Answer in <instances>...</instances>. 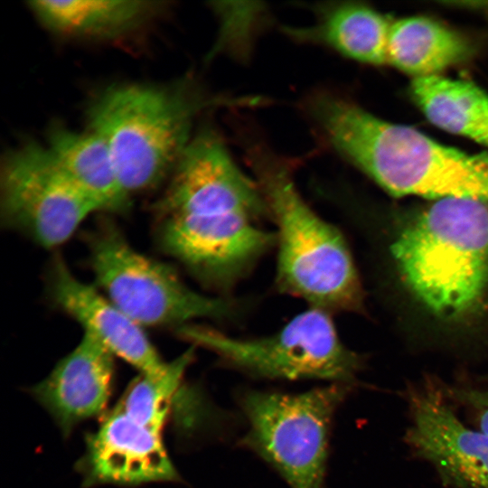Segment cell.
<instances>
[{"mask_svg":"<svg viewBox=\"0 0 488 488\" xmlns=\"http://www.w3.org/2000/svg\"><path fill=\"white\" fill-rule=\"evenodd\" d=\"M305 108L326 143L389 193L488 204V154L444 145L336 94H314Z\"/></svg>","mask_w":488,"mask_h":488,"instance_id":"obj_1","label":"cell"},{"mask_svg":"<svg viewBox=\"0 0 488 488\" xmlns=\"http://www.w3.org/2000/svg\"><path fill=\"white\" fill-rule=\"evenodd\" d=\"M236 102L206 93L189 78L167 84L114 83L89 102L88 129L106 143L130 197L171 174L193 136L197 116Z\"/></svg>","mask_w":488,"mask_h":488,"instance_id":"obj_2","label":"cell"},{"mask_svg":"<svg viewBox=\"0 0 488 488\" xmlns=\"http://www.w3.org/2000/svg\"><path fill=\"white\" fill-rule=\"evenodd\" d=\"M250 162L276 226L277 289L330 314L360 311L362 290L343 233L304 200L284 161L254 149Z\"/></svg>","mask_w":488,"mask_h":488,"instance_id":"obj_3","label":"cell"},{"mask_svg":"<svg viewBox=\"0 0 488 488\" xmlns=\"http://www.w3.org/2000/svg\"><path fill=\"white\" fill-rule=\"evenodd\" d=\"M391 250L408 286L429 310L462 317L478 305L488 286V204L437 200Z\"/></svg>","mask_w":488,"mask_h":488,"instance_id":"obj_4","label":"cell"},{"mask_svg":"<svg viewBox=\"0 0 488 488\" xmlns=\"http://www.w3.org/2000/svg\"><path fill=\"white\" fill-rule=\"evenodd\" d=\"M176 333L192 346L216 354L225 366L258 379L352 385L361 367L359 355L342 341L332 314L315 307L309 306L266 336L238 338L191 324Z\"/></svg>","mask_w":488,"mask_h":488,"instance_id":"obj_5","label":"cell"},{"mask_svg":"<svg viewBox=\"0 0 488 488\" xmlns=\"http://www.w3.org/2000/svg\"><path fill=\"white\" fill-rule=\"evenodd\" d=\"M351 389L331 383L301 393L244 390L239 405L248 430L240 444L290 488H324L333 417Z\"/></svg>","mask_w":488,"mask_h":488,"instance_id":"obj_6","label":"cell"},{"mask_svg":"<svg viewBox=\"0 0 488 488\" xmlns=\"http://www.w3.org/2000/svg\"><path fill=\"white\" fill-rule=\"evenodd\" d=\"M89 260L106 297L140 326L223 320L237 311L230 300L190 288L169 265L135 250L117 228L104 221L89 237Z\"/></svg>","mask_w":488,"mask_h":488,"instance_id":"obj_7","label":"cell"},{"mask_svg":"<svg viewBox=\"0 0 488 488\" xmlns=\"http://www.w3.org/2000/svg\"><path fill=\"white\" fill-rule=\"evenodd\" d=\"M0 192L4 222L44 248L68 240L98 211L65 174L46 145L33 141L7 152L2 162Z\"/></svg>","mask_w":488,"mask_h":488,"instance_id":"obj_8","label":"cell"},{"mask_svg":"<svg viewBox=\"0 0 488 488\" xmlns=\"http://www.w3.org/2000/svg\"><path fill=\"white\" fill-rule=\"evenodd\" d=\"M155 203L160 219L194 215L211 219L269 217L255 179L236 164L221 136L211 128L194 134Z\"/></svg>","mask_w":488,"mask_h":488,"instance_id":"obj_9","label":"cell"},{"mask_svg":"<svg viewBox=\"0 0 488 488\" xmlns=\"http://www.w3.org/2000/svg\"><path fill=\"white\" fill-rule=\"evenodd\" d=\"M410 424L405 441L447 488H488V435L455 412L442 387L406 390Z\"/></svg>","mask_w":488,"mask_h":488,"instance_id":"obj_10","label":"cell"},{"mask_svg":"<svg viewBox=\"0 0 488 488\" xmlns=\"http://www.w3.org/2000/svg\"><path fill=\"white\" fill-rule=\"evenodd\" d=\"M78 469L87 488L180 480L164 447L162 431L132 418L117 404L98 429L88 435Z\"/></svg>","mask_w":488,"mask_h":488,"instance_id":"obj_11","label":"cell"},{"mask_svg":"<svg viewBox=\"0 0 488 488\" xmlns=\"http://www.w3.org/2000/svg\"><path fill=\"white\" fill-rule=\"evenodd\" d=\"M54 302L74 318L89 334L141 373H163L164 362L142 326L130 319L93 286L79 280L66 263L57 258L51 273Z\"/></svg>","mask_w":488,"mask_h":488,"instance_id":"obj_12","label":"cell"},{"mask_svg":"<svg viewBox=\"0 0 488 488\" xmlns=\"http://www.w3.org/2000/svg\"><path fill=\"white\" fill-rule=\"evenodd\" d=\"M113 354L88 333L51 373L31 389L64 436L107 406L114 372Z\"/></svg>","mask_w":488,"mask_h":488,"instance_id":"obj_13","label":"cell"},{"mask_svg":"<svg viewBox=\"0 0 488 488\" xmlns=\"http://www.w3.org/2000/svg\"><path fill=\"white\" fill-rule=\"evenodd\" d=\"M27 5L51 33L92 41L132 34L167 8L166 2L140 0H35Z\"/></svg>","mask_w":488,"mask_h":488,"instance_id":"obj_14","label":"cell"},{"mask_svg":"<svg viewBox=\"0 0 488 488\" xmlns=\"http://www.w3.org/2000/svg\"><path fill=\"white\" fill-rule=\"evenodd\" d=\"M46 146L70 180L97 206L98 211L121 212L130 197L119 182L103 139L91 130L52 127Z\"/></svg>","mask_w":488,"mask_h":488,"instance_id":"obj_15","label":"cell"},{"mask_svg":"<svg viewBox=\"0 0 488 488\" xmlns=\"http://www.w3.org/2000/svg\"><path fill=\"white\" fill-rule=\"evenodd\" d=\"M391 23L374 9L356 3H337L323 7L309 27L286 29L302 42L323 44L353 61L388 63Z\"/></svg>","mask_w":488,"mask_h":488,"instance_id":"obj_16","label":"cell"},{"mask_svg":"<svg viewBox=\"0 0 488 488\" xmlns=\"http://www.w3.org/2000/svg\"><path fill=\"white\" fill-rule=\"evenodd\" d=\"M471 52L464 36L432 19L413 16L391 23L388 63L415 78L438 75Z\"/></svg>","mask_w":488,"mask_h":488,"instance_id":"obj_17","label":"cell"},{"mask_svg":"<svg viewBox=\"0 0 488 488\" xmlns=\"http://www.w3.org/2000/svg\"><path fill=\"white\" fill-rule=\"evenodd\" d=\"M411 92L432 124L488 146V94L482 89L438 74L414 78Z\"/></svg>","mask_w":488,"mask_h":488,"instance_id":"obj_18","label":"cell"},{"mask_svg":"<svg viewBox=\"0 0 488 488\" xmlns=\"http://www.w3.org/2000/svg\"><path fill=\"white\" fill-rule=\"evenodd\" d=\"M194 359L193 346L158 375L141 373L128 386L117 405L136 421L162 431L173 402L181 389L186 369Z\"/></svg>","mask_w":488,"mask_h":488,"instance_id":"obj_19","label":"cell"},{"mask_svg":"<svg viewBox=\"0 0 488 488\" xmlns=\"http://www.w3.org/2000/svg\"><path fill=\"white\" fill-rule=\"evenodd\" d=\"M442 389L451 402L470 415L474 427L488 435V389L469 386H446Z\"/></svg>","mask_w":488,"mask_h":488,"instance_id":"obj_20","label":"cell"}]
</instances>
